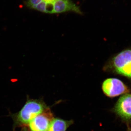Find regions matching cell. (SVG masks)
<instances>
[{
    "label": "cell",
    "instance_id": "obj_1",
    "mask_svg": "<svg viewBox=\"0 0 131 131\" xmlns=\"http://www.w3.org/2000/svg\"><path fill=\"white\" fill-rule=\"evenodd\" d=\"M42 100L30 99L27 97L25 103L21 110L12 115L14 128L26 126L35 117L47 109Z\"/></svg>",
    "mask_w": 131,
    "mask_h": 131
},
{
    "label": "cell",
    "instance_id": "obj_6",
    "mask_svg": "<svg viewBox=\"0 0 131 131\" xmlns=\"http://www.w3.org/2000/svg\"><path fill=\"white\" fill-rule=\"evenodd\" d=\"M69 12H74L80 14H82L79 7L70 0H59L53 3L52 14Z\"/></svg>",
    "mask_w": 131,
    "mask_h": 131
},
{
    "label": "cell",
    "instance_id": "obj_3",
    "mask_svg": "<svg viewBox=\"0 0 131 131\" xmlns=\"http://www.w3.org/2000/svg\"><path fill=\"white\" fill-rule=\"evenodd\" d=\"M112 64L117 73L131 78V50H124L115 56Z\"/></svg>",
    "mask_w": 131,
    "mask_h": 131
},
{
    "label": "cell",
    "instance_id": "obj_5",
    "mask_svg": "<svg viewBox=\"0 0 131 131\" xmlns=\"http://www.w3.org/2000/svg\"><path fill=\"white\" fill-rule=\"evenodd\" d=\"M53 119L52 114L47 109L31 121L28 125L29 130L30 131H48Z\"/></svg>",
    "mask_w": 131,
    "mask_h": 131
},
{
    "label": "cell",
    "instance_id": "obj_2",
    "mask_svg": "<svg viewBox=\"0 0 131 131\" xmlns=\"http://www.w3.org/2000/svg\"><path fill=\"white\" fill-rule=\"evenodd\" d=\"M113 111L122 122L125 123L128 130L131 122V94H124L121 96Z\"/></svg>",
    "mask_w": 131,
    "mask_h": 131
},
{
    "label": "cell",
    "instance_id": "obj_4",
    "mask_svg": "<svg viewBox=\"0 0 131 131\" xmlns=\"http://www.w3.org/2000/svg\"><path fill=\"white\" fill-rule=\"evenodd\" d=\"M102 89L108 97L113 98L129 92L127 87L120 80L115 78L106 79L102 83Z\"/></svg>",
    "mask_w": 131,
    "mask_h": 131
},
{
    "label": "cell",
    "instance_id": "obj_11",
    "mask_svg": "<svg viewBox=\"0 0 131 131\" xmlns=\"http://www.w3.org/2000/svg\"><path fill=\"white\" fill-rule=\"evenodd\" d=\"M54 1H59V0H54Z\"/></svg>",
    "mask_w": 131,
    "mask_h": 131
},
{
    "label": "cell",
    "instance_id": "obj_7",
    "mask_svg": "<svg viewBox=\"0 0 131 131\" xmlns=\"http://www.w3.org/2000/svg\"><path fill=\"white\" fill-rule=\"evenodd\" d=\"M72 122L59 118H53L48 131H66Z\"/></svg>",
    "mask_w": 131,
    "mask_h": 131
},
{
    "label": "cell",
    "instance_id": "obj_10",
    "mask_svg": "<svg viewBox=\"0 0 131 131\" xmlns=\"http://www.w3.org/2000/svg\"><path fill=\"white\" fill-rule=\"evenodd\" d=\"M127 131H131V128H129V129H128V130Z\"/></svg>",
    "mask_w": 131,
    "mask_h": 131
},
{
    "label": "cell",
    "instance_id": "obj_8",
    "mask_svg": "<svg viewBox=\"0 0 131 131\" xmlns=\"http://www.w3.org/2000/svg\"><path fill=\"white\" fill-rule=\"evenodd\" d=\"M48 6V3L43 0L40 3L34 7L33 9L43 13H47Z\"/></svg>",
    "mask_w": 131,
    "mask_h": 131
},
{
    "label": "cell",
    "instance_id": "obj_9",
    "mask_svg": "<svg viewBox=\"0 0 131 131\" xmlns=\"http://www.w3.org/2000/svg\"><path fill=\"white\" fill-rule=\"evenodd\" d=\"M43 0H28L26 2V5L28 7L33 9L34 7L40 3Z\"/></svg>",
    "mask_w": 131,
    "mask_h": 131
}]
</instances>
